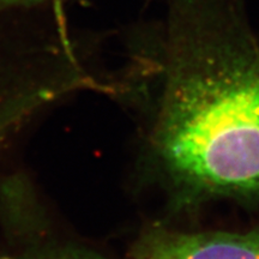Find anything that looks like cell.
<instances>
[{
	"instance_id": "obj_5",
	"label": "cell",
	"mask_w": 259,
	"mask_h": 259,
	"mask_svg": "<svg viewBox=\"0 0 259 259\" xmlns=\"http://www.w3.org/2000/svg\"><path fill=\"white\" fill-rule=\"evenodd\" d=\"M56 2L58 0H0V8H32Z\"/></svg>"
},
{
	"instance_id": "obj_2",
	"label": "cell",
	"mask_w": 259,
	"mask_h": 259,
	"mask_svg": "<svg viewBox=\"0 0 259 259\" xmlns=\"http://www.w3.org/2000/svg\"><path fill=\"white\" fill-rule=\"evenodd\" d=\"M41 8H0V153L69 89L71 51Z\"/></svg>"
},
{
	"instance_id": "obj_4",
	"label": "cell",
	"mask_w": 259,
	"mask_h": 259,
	"mask_svg": "<svg viewBox=\"0 0 259 259\" xmlns=\"http://www.w3.org/2000/svg\"><path fill=\"white\" fill-rule=\"evenodd\" d=\"M0 259H107L95 252L71 246H32L18 253L0 255Z\"/></svg>"
},
{
	"instance_id": "obj_3",
	"label": "cell",
	"mask_w": 259,
	"mask_h": 259,
	"mask_svg": "<svg viewBox=\"0 0 259 259\" xmlns=\"http://www.w3.org/2000/svg\"><path fill=\"white\" fill-rule=\"evenodd\" d=\"M132 259H259V231L247 233L145 232Z\"/></svg>"
},
{
	"instance_id": "obj_1",
	"label": "cell",
	"mask_w": 259,
	"mask_h": 259,
	"mask_svg": "<svg viewBox=\"0 0 259 259\" xmlns=\"http://www.w3.org/2000/svg\"><path fill=\"white\" fill-rule=\"evenodd\" d=\"M153 148L197 196L259 200V32L240 0H169Z\"/></svg>"
}]
</instances>
